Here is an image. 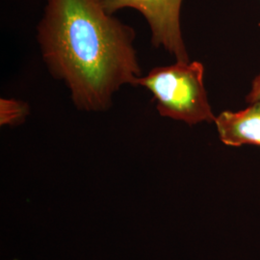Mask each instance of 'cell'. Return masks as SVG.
Segmentation results:
<instances>
[{
    "mask_svg": "<svg viewBox=\"0 0 260 260\" xmlns=\"http://www.w3.org/2000/svg\"><path fill=\"white\" fill-rule=\"evenodd\" d=\"M133 28L113 17L103 0H47L38 41L49 73L66 84L75 106L103 112L124 85L137 86Z\"/></svg>",
    "mask_w": 260,
    "mask_h": 260,
    "instance_id": "obj_1",
    "label": "cell"
},
{
    "mask_svg": "<svg viewBox=\"0 0 260 260\" xmlns=\"http://www.w3.org/2000/svg\"><path fill=\"white\" fill-rule=\"evenodd\" d=\"M205 67L198 62H181L152 69L141 76L137 86L149 90L161 116L193 125L215 121L204 84Z\"/></svg>",
    "mask_w": 260,
    "mask_h": 260,
    "instance_id": "obj_2",
    "label": "cell"
},
{
    "mask_svg": "<svg viewBox=\"0 0 260 260\" xmlns=\"http://www.w3.org/2000/svg\"><path fill=\"white\" fill-rule=\"evenodd\" d=\"M182 0H103L109 14L124 8L140 12L149 23L151 43L162 47L175 56L177 61L189 62L180 29V8Z\"/></svg>",
    "mask_w": 260,
    "mask_h": 260,
    "instance_id": "obj_3",
    "label": "cell"
},
{
    "mask_svg": "<svg viewBox=\"0 0 260 260\" xmlns=\"http://www.w3.org/2000/svg\"><path fill=\"white\" fill-rule=\"evenodd\" d=\"M215 124L224 145L260 147V102L251 103L241 111H223L216 117Z\"/></svg>",
    "mask_w": 260,
    "mask_h": 260,
    "instance_id": "obj_4",
    "label": "cell"
},
{
    "mask_svg": "<svg viewBox=\"0 0 260 260\" xmlns=\"http://www.w3.org/2000/svg\"><path fill=\"white\" fill-rule=\"evenodd\" d=\"M29 114L27 103L14 99H1L0 123L1 125H18L26 119Z\"/></svg>",
    "mask_w": 260,
    "mask_h": 260,
    "instance_id": "obj_5",
    "label": "cell"
},
{
    "mask_svg": "<svg viewBox=\"0 0 260 260\" xmlns=\"http://www.w3.org/2000/svg\"><path fill=\"white\" fill-rule=\"evenodd\" d=\"M246 102L251 104L260 102V75H257L253 79L251 84V91L246 98Z\"/></svg>",
    "mask_w": 260,
    "mask_h": 260,
    "instance_id": "obj_6",
    "label": "cell"
}]
</instances>
